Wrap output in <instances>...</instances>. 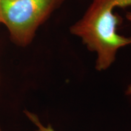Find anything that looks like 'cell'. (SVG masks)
<instances>
[{"label":"cell","instance_id":"obj_1","mask_svg":"<svg viewBox=\"0 0 131 131\" xmlns=\"http://www.w3.org/2000/svg\"><path fill=\"white\" fill-rule=\"evenodd\" d=\"M129 6L131 0H92L83 16L70 26V34L96 53L98 71L110 68L119 49L131 45V37L117 32L120 19L115 12L117 8Z\"/></svg>","mask_w":131,"mask_h":131},{"label":"cell","instance_id":"obj_2","mask_svg":"<svg viewBox=\"0 0 131 131\" xmlns=\"http://www.w3.org/2000/svg\"><path fill=\"white\" fill-rule=\"evenodd\" d=\"M66 0H0L1 23L15 44L26 47L38 29Z\"/></svg>","mask_w":131,"mask_h":131},{"label":"cell","instance_id":"obj_3","mask_svg":"<svg viewBox=\"0 0 131 131\" xmlns=\"http://www.w3.org/2000/svg\"><path fill=\"white\" fill-rule=\"evenodd\" d=\"M25 113L29 119L37 126V129L36 131H55L50 125H43L35 114L30 112H27V111Z\"/></svg>","mask_w":131,"mask_h":131},{"label":"cell","instance_id":"obj_4","mask_svg":"<svg viewBox=\"0 0 131 131\" xmlns=\"http://www.w3.org/2000/svg\"><path fill=\"white\" fill-rule=\"evenodd\" d=\"M126 94L127 95H130L131 96V84H130L127 88L126 91Z\"/></svg>","mask_w":131,"mask_h":131},{"label":"cell","instance_id":"obj_5","mask_svg":"<svg viewBox=\"0 0 131 131\" xmlns=\"http://www.w3.org/2000/svg\"><path fill=\"white\" fill-rule=\"evenodd\" d=\"M126 19H127V21L130 23L131 25V12H127L126 14Z\"/></svg>","mask_w":131,"mask_h":131},{"label":"cell","instance_id":"obj_6","mask_svg":"<svg viewBox=\"0 0 131 131\" xmlns=\"http://www.w3.org/2000/svg\"><path fill=\"white\" fill-rule=\"evenodd\" d=\"M0 23H1V16H0ZM0 131H1V128H0Z\"/></svg>","mask_w":131,"mask_h":131}]
</instances>
